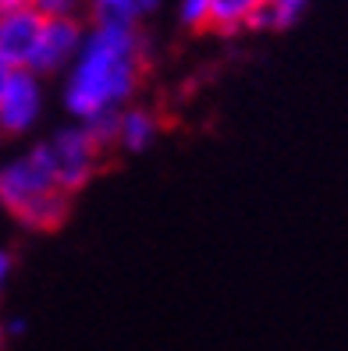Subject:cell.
Listing matches in <instances>:
<instances>
[{"label":"cell","instance_id":"1","mask_svg":"<svg viewBox=\"0 0 348 351\" xmlns=\"http://www.w3.org/2000/svg\"><path fill=\"white\" fill-rule=\"evenodd\" d=\"M142 82V32L128 25H93L68 64L65 107L89 121L107 110H125Z\"/></svg>","mask_w":348,"mask_h":351},{"label":"cell","instance_id":"2","mask_svg":"<svg viewBox=\"0 0 348 351\" xmlns=\"http://www.w3.org/2000/svg\"><path fill=\"white\" fill-rule=\"evenodd\" d=\"M0 206L29 231H57L68 220L71 195L54 181L43 142L0 167Z\"/></svg>","mask_w":348,"mask_h":351},{"label":"cell","instance_id":"3","mask_svg":"<svg viewBox=\"0 0 348 351\" xmlns=\"http://www.w3.org/2000/svg\"><path fill=\"white\" fill-rule=\"evenodd\" d=\"M43 146H47L54 181L68 195L86 189V184L93 181V174H96V167H100V156H104V149L96 146V138L86 132V125L60 128L50 142H43Z\"/></svg>","mask_w":348,"mask_h":351},{"label":"cell","instance_id":"4","mask_svg":"<svg viewBox=\"0 0 348 351\" xmlns=\"http://www.w3.org/2000/svg\"><path fill=\"white\" fill-rule=\"evenodd\" d=\"M82 36H86V29H82L78 14L75 18H43L36 50L29 57V71H36L39 78L68 71V64L75 60V53L82 47Z\"/></svg>","mask_w":348,"mask_h":351},{"label":"cell","instance_id":"5","mask_svg":"<svg viewBox=\"0 0 348 351\" xmlns=\"http://www.w3.org/2000/svg\"><path fill=\"white\" fill-rule=\"evenodd\" d=\"M43 114V78L29 68H14L4 96H0V132L25 135Z\"/></svg>","mask_w":348,"mask_h":351},{"label":"cell","instance_id":"6","mask_svg":"<svg viewBox=\"0 0 348 351\" xmlns=\"http://www.w3.org/2000/svg\"><path fill=\"white\" fill-rule=\"evenodd\" d=\"M39 25H43V14H36L32 8L0 14V60H8L11 68H29Z\"/></svg>","mask_w":348,"mask_h":351},{"label":"cell","instance_id":"7","mask_svg":"<svg viewBox=\"0 0 348 351\" xmlns=\"http://www.w3.org/2000/svg\"><path fill=\"white\" fill-rule=\"evenodd\" d=\"M160 135V117L146 107H128L117 110V138L114 146H121L125 153H142L150 149Z\"/></svg>","mask_w":348,"mask_h":351},{"label":"cell","instance_id":"8","mask_svg":"<svg viewBox=\"0 0 348 351\" xmlns=\"http://www.w3.org/2000/svg\"><path fill=\"white\" fill-rule=\"evenodd\" d=\"M160 0H93V25H128L139 29L142 18L156 11Z\"/></svg>","mask_w":348,"mask_h":351},{"label":"cell","instance_id":"9","mask_svg":"<svg viewBox=\"0 0 348 351\" xmlns=\"http://www.w3.org/2000/svg\"><path fill=\"white\" fill-rule=\"evenodd\" d=\"M263 8V0H210V22L207 29H217L224 36L249 29L256 11Z\"/></svg>","mask_w":348,"mask_h":351},{"label":"cell","instance_id":"10","mask_svg":"<svg viewBox=\"0 0 348 351\" xmlns=\"http://www.w3.org/2000/svg\"><path fill=\"white\" fill-rule=\"evenodd\" d=\"M305 8H310V0H263L249 29H288L305 14Z\"/></svg>","mask_w":348,"mask_h":351},{"label":"cell","instance_id":"11","mask_svg":"<svg viewBox=\"0 0 348 351\" xmlns=\"http://www.w3.org/2000/svg\"><path fill=\"white\" fill-rule=\"evenodd\" d=\"M82 125H86V132L96 138L100 149H111V146H114V138H117V110L96 114V117H89V121H82Z\"/></svg>","mask_w":348,"mask_h":351},{"label":"cell","instance_id":"12","mask_svg":"<svg viewBox=\"0 0 348 351\" xmlns=\"http://www.w3.org/2000/svg\"><path fill=\"white\" fill-rule=\"evenodd\" d=\"M178 18H181V25L185 29H207L210 22V0H181L178 4Z\"/></svg>","mask_w":348,"mask_h":351},{"label":"cell","instance_id":"13","mask_svg":"<svg viewBox=\"0 0 348 351\" xmlns=\"http://www.w3.org/2000/svg\"><path fill=\"white\" fill-rule=\"evenodd\" d=\"M29 8L43 18H75L82 0H29Z\"/></svg>","mask_w":348,"mask_h":351},{"label":"cell","instance_id":"14","mask_svg":"<svg viewBox=\"0 0 348 351\" xmlns=\"http://www.w3.org/2000/svg\"><path fill=\"white\" fill-rule=\"evenodd\" d=\"M11 270H14V259H11V252L0 249V295H4V287H8V280H11Z\"/></svg>","mask_w":348,"mask_h":351},{"label":"cell","instance_id":"15","mask_svg":"<svg viewBox=\"0 0 348 351\" xmlns=\"http://www.w3.org/2000/svg\"><path fill=\"white\" fill-rule=\"evenodd\" d=\"M29 8V0H0V14H11V11H22Z\"/></svg>","mask_w":348,"mask_h":351},{"label":"cell","instance_id":"16","mask_svg":"<svg viewBox=\"0 0 348 351\" xmlns=\"http://www.w3.org/2000/svg\"><path fill=\"white\" fill-rule=\"evenodd\" d=\"M11 64H8V60H0V96H4V89H8V82H11Z\"/></svg>","mask_w":348,"mask_h":351},{"label":"cell","instance_id":"17","mask_svg":"<svg viewBox=\"0 0 348 351\" xmlns=\"http://www.w3.org/2000/svg\"><path fill=\"white\" fill-rule=\"evenodd\" d=\"M0 344H4V326H0Z\"/></svg>","mask_w":348,"mask_h":351}]
</instances>
